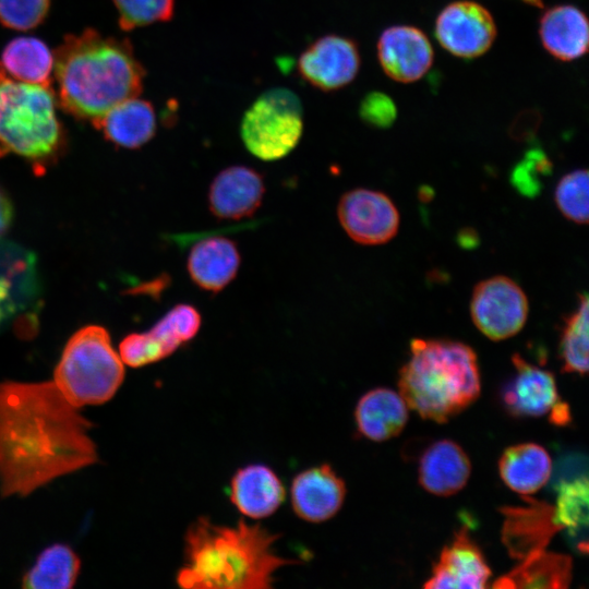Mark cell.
Listing matches in <instances>:
<instances>
[{
    "mask_svg": "<svg viewBox=\"0 0 589 589\" xmlns=\"http://www.w3.org/2000/svg\"><path fill=\"white\" fill-rule=\"evenodd\" d=\"M554 201L568 220L586 225L589 216L588 171L576 169L562 177L555 188Z\"/></svg>",
    "mask_w": 589,
    "mask_h": 589,
    "instance_id": "obj_31",
    "label": "cell"
},
{
    "mask_svg": "<svg viewBox=\"0 0 589 589\" xmlns=\"http://www.w3.org/2000/svg\"><path fill=\"white\" fill-rule=\"evenodd\" d=\"M229 496L232 505L243 516L263 519L281 506L286 489L272 468L252 464L236 471L230 481Z\"/></svg>",
    "mask_w": 589,
    "mask_h": 589,
    "instance_id": "obj_18",
    "label": "cell"
},
{
    "mask_svg": "<svg viewBox=\"0 0 589 589\" xmlns=\"http://www.w3.org/2000/svg\"><path fill=\"white\" fill-rule=\"evenodd\" d=\"M471 462L460 445L452 440H438L429 445L419 460L421 486L438 496H450L468 482Z\"/></svg>",
    "mask_w": 589,
    "mask_h": 589,
    "instance_id": "obj_20",
    "label": "cell"
},
{
    "mask_svg": "<svg viewBox=\"0 0 589 589\" xmlns=\"http://www.w3.org/2000/svg\"><path fill=\"white\" fill-rule=\"evenodd\" d=\"M63 136L52 88L19 81L0 63V152L39 165L57 157Z\"/></svg>",
    "mask_w": 589,
    "mask_h": 589,
    "instance_id": "obj_5",
    "label": "cell"
},
{
    "mask_svg": "<svg viewBox=\"0 0 589 589\" xmlns=\"http://www.w3.org/2000/svg\"><path fill=\"white\" fill-rule=\"evenodd\" d=\"M265 194L263 176L248 166H230L219 171L209 184L207 201L211 213L225 220L252 216Z\"/></svg>",
    "mask_w": 589,
    "mask_h": 589,
    "instance_id": "obj_15",
    "label": "cell"
},
{
    "mask_svg": "<svg viewBox=\"0 0 589 589\" xmlns=\"http://www.w3.org/2000/svg\"><path fill=\"white\" fill-rule=\"evenodd\" d=\"M503 482L514 492L530 495L549 481L552 460L548 450L536 443H520L504 450L498 460Z\"/></svg>",
    "mask_w": 589,
    "mask_h": 589,
    "instance_id": "obj_24",
    "label": "cell"
},
{
    "mask_svg": "<svg viewBox=\"0 0 589 589\" xmlns=\"http://www.w3.org/2000/svg\"><path fill=\"white\" fill-rule=\"evenodd\" d=\"M91 422L53 382H0V492L27 495L97 461Z\"/></svg>",
    "mask_w": 589,
    "mask_h": 589,
    "instance_id": "obj_1",
    "label": "cell"
},
{
    "mask_svg": "<svg viewBox=\"0 0 589 589\" xmlns=\"http://www.w3.org/2000/svg\"><path fill=\"white\" fill-rule=\"evenodd\" d=\"M302 111L300 98L290 89L278 87L263 93L241 121L244 146L265 161L284 158L301 139Z\"/></svg>",
    "mask_w": 589,
    "mask_h": 589,
    "instance_id": "obj_7",
    "label": "cell"
},
{
    "mask_svg": "<svg viewBox=\"0 0 589 589\" xmlns=\"http://www.w3.org/2000/svg\"><path fill=\"white\" fill-rule=\"evenodd\" d=\"M539 34L544 48L557 59L570 61L587 52L588 21L576 7L549 9L540 20Z\"/></svg>",
    "mask_w": 589,
    "mask_h": 589,
    "instance_id": "obj_22",
    "label": "cell"
},
{
    "mask_svg": "<svg viewBox=\"0 0 589 589\" xmlns=\"http://www.w3.org/2000/svg\"><path fill=\"white\" fill-rule=\"evenodd\" d=\"M124 378L120 356L108 332L97 325L79 329L67 342L53 383L75 408L109 400Z\"/></svg>",
    "mask_w": 589,
    "mask_h": 589,
    "instance_id": "obj_6",
    "label": "cell"
},
{
    "mask_svg": "<svg viewBox=\"0 0 589 589\" xmlns=\"http://www.w3.org/2000/svg\"><path fill=\"white\" fill-rule=\"evenodd\" d=\"M279 538L243 519L225 526L200 517L187 529L177 584L188 589H269L276 570L300 563L275 552Z\"/></svg>",
    "mask_w": 589,
    "mask_h": 589,
    "instance_id": "obj_2",
    "label": "cell"
},
{
    "mask_svg": "<svg viewBox=\"0 0 589 589\" xmlns=\"http://www.w3.org/2000/svg\"><path fill=\"white\" fill-rule=\"evenodd\" d=\"M2 67L12 77L37 85L50 86L53 55L35 37H17L2 52Z\"/></svg>",
    "mask_w": 589,
    "mask_h": 589,
    "instance_id": "obj_27",
    "label": "cell"
},
{
    "mask_svg": "<svg viewBox=\"0 0 589 589\" xmlns=\"http://www.w3.org/2000/svg\"><path fill=\"white\" fill-rule=\"evenodd\" d=\"M529 311L525 291L506 276L486 278L474 287L470 314L476 327L492 340H504L519 333Z\"/></svg>",
    "mask_w": 589,
    "mask_h": 589,
    "instance_id": "obj_9",
    "label": "cell"
},
{
    "mask_svg": "<svg viewBox=\"0 0 589 589\" xmlns=\"http://www.w3.org/2000/svg\"><path fill=\"white\" fill-rule=\"evenodd\" d=\"M438 43L452 55L476 58L483 55L496 36L490 12L472 1H456L446 5L435 23Z\"/></svg>",
    "mask_w": 589,
    "mask_h": 589,
    "instance_id": "obj_11",
    "label": "cell"
},
{
    "mask_svg": "<svg viewBox=\"0 0 589 589\" xmlns=\"http://www.w3.org/2000/svg\"><path fill=\"white\" fill-rule=\"evenodd\" d=\"M337 217L346 233L364 245L388 242L396 236L400 221L389 196L364 188L349 190L340 197Z\"/></svg>",
    "mask_w": 589,
    "mask_h": 589,
    "instance_id": "obj_10",
    "label": "cell"
},
{
    "mask_svg": "<svg viewBox=\"0 0 589 589\" xmlns=\"http://www.w3.org/2000/svg\"><path fill=\"white\" fill-rule=\"evenodd\" d=\"M119 12V25L124 31L167 22L175 14V0H112Z\"/></svg>",
    "mask_w": 589,
    "mask_h": 589,
    "instance_id": "obj_32",
    "label": "cell"
},
{
    "mask_svg": "<svg viewBox=\"0 0 589 589\" xmlns=\"http://www.w3.org/2000/svg\"><path fill=\"white\" fill-rule=\"evenodd\" d=\"M588 296L581 293L574 311L562 320L558 354L563 372H588Z\"/></svg>",
    "mask_w": 589,
    "mask_h": 589,
    "instance_id": "obj_29",
    "label": "cell"
},
{
    "mask_svg": "<svg viewBox=\"0 0 589 589\" xmlns=\"http://www.w3.org/2000/svg\"><path fill=\"white\" fill-rule=\"evenodd\" d=\"M53 71L61 107L91 122L137 97L145 76L128 39L94 29L65 37L53 53Z\"/></svg>",
    "mask_w": 589,
    "mask_h": 589,
    "instance_id": "obj_3",
    "label": "cell"
},
{
    "mask_svg": "<svg viewBox=\"0 0 589 589\" xmlns=\"http://www.w3.org/2000/svg\"><path fill=\"white\" fill-rule=\"evenodd\" d=\"M512 361L515 372L501 389L505 410L517 418L549 416L554 424L568 423L569 409L560 398L553 373L527 362L518 353L513 354Z\"/></svg>",
    "mask_w": 589,
    "mask_h": 589,
    "instance_id": "obj_8",
    "label": "cell"
},
{
    "mask_svg": "<svg viewBox=\"0 0 589 589\" xmlns=\"http://www.w3.org/2000/svg\"><path fill=\"white\" fill-rule=\"evenodd\" d=\"M377 56L384 72L395 81L410 83L422 77L433 62L428 37L407 25L385 29L377 43Z\"/></svg>",
    "mask_w": 589,
    "mask_h": 589,
    "instance_id": "obj_17",
    "label": "cell"
},
{
    "mask_svg": "<svg viewBox=\"0 0 589 589\" xmlns=\"http://www.w3.org/2000/svg\"><path fill=\"white\" fill-rule=\"evenodd\" d=\"M521 1L531 5L542 7V0H521Z\"/></svg>",
    "mask_w": 589,
    "mask_h": 589,
    "instance_id": "obj_37",
    "label": "cell"
},
{
    "mask_svg": "<svg viewBox=\"0 0 589 589\" xmlns=\"http://www.w3.org/2000/svg\"><path fill=\"white\" fill-rule=\"evenodd\" d=\"M201 324L202 317L195 306L188 303L172 306L149 330L143 333L152 361L167 358L181 345L193 339Z\"/></svg>",
    "mask_w": 589,
    "mask_h": 589,
    "instance_id": "obj_26",
    "label": "cell"
},
{
    "mask_svg": "<svg viewBox=\"0 0 589 589\" xmlns=\"http://www.w3.org/2000/svg\"><path fill=\"white\" fill-rule=\"evenodd\" d=\"M409 407L401 395L393 389L377 387L360 397L354 409L359 433L374 442L390 440L407 424Z\"/></svg>",
    "mask_w": 589,
    "mask_h": 589,
    "instance_id": "obj_21",
    "label": "cell"
},
{
    "mask_svg": "<svg viewBox=\"0 0 589 589\" xmlns=\"http://www.w3.org/2000/svg\"><path fill=\"white\" fill-rule=\"evenodd\" d=\"M361 118L372 127L387 128L397 117L394 101L385 94L374 92L368 94L360 105Z\"/></svg>",
    "mask_w": 589,
    "mask_h": 589,
    "instance_id": "obj_35",
    "label": "cell"
},
{
    "mask_svg": "<svg viewBox=\"0 0 589 589\" xmlns=\"http://www.w3.org/2000/svg\"><path fill=\"white\" fill-rule=\"evenodd\" d=\"M93 124L107 140L125 148L146 144L155 135L157 125L152 104L137 97L117 104Z\"/></svg>",
    "mask_w": 589,
    "mask_h": 589,
    "instance_id": "obj_23",
    "label": "cell"
},
{
    "mask_svg": "<svg viewBox=\"0 0 589 589\" xmlns=\"http://www.w3.org/2000/svg\"><path fill=\"white\" fill-rule=\"evenodd\" d=\"M346 484L328 465L314 466L299 472L290 486V501L294 514L311 524L333 518L346 497Z\"/></svg>",
    "mask_w": 589,
    "mask_h": 589,
    "instance_id": "obj_14",
    "label": "cell"
},
{
    "mask_svg": "<svg viewBox=\"0 0 589 589\" xmlns=\"http://www.w3.org/2000/svg\"><path fill=\"white\" fill-rule=\"evenodd\" d=\"M50 0H0V23L8 28L27 31L46 17Z\"/></svg>",
    "mask_w": 589,
    "mask_h": 589,
    "instance_id": "obj_33",
    "label": "cell"
},
{
    "mask_svg": "<svg viewBox=\"0 0 589 589\" xmlns=\"http://www.w3.org/2000/svg\"><path fill=\"white\" fill-rule=\"evenodd\" d=\"M477 354L450 339L413 338L399 371V394L421 418L447 422L472 405L481 390Z\"/></svg>",
    "mask_w": 589,
    "mask_h": 589,
    "instance_id": "obj_4",
    "label": "cell"
},
{
    "mask_svg": "<svg viewBox=\"0 0 589 589\" xmlns=\"http://www.w3.org/2000/svg\"><path fill=\"white\" fill-rule=\"evenodd\" d=\"M555 519L562 529L576 536L588 526V480L586 477L563 481L557 490Z\"/></svg>",
    "mask_w": 589,
    "mask_h": 589,
    "instance_id": "obj_30",
    "label": "cell"
},
{
    "mask_svg": "<svg viewBox=\"0 0 589 589\" xmlns=\"http://www.w3.org/2000/svg\"><path fill=\"white\" fill-rule=\"evenodd\" d=\"M572 558L568 555L538 551L520 560L510 572L492 585L494 588H567L572 580Z\"/></svg>",
    "mask_w": 589,
    "mask_h": 589,
    "instance_id": "obj_25",
    "label": "cell"
},
{
    "mask_svg": "<svg viewBox=\"0 0 589 589\" xmlns=\"http://www.w3.org/2000/svg\"><path fill=\"white\" fill-rule=\"evenodd\" d=\"M360 68V53L354 40L325 35L310 44L300 55L298 72L303 81L323 92L348 85Z\"/></svg>",
    "mask_w": 589,
    "mask_h": 589,
    "instance_id": "obj_12",
    "label": "cell"
},
{
    "mask_svg": "<svg viewBox=\"0 0 589 589\" xmlns=\"http://www.w3.org/2000/svg\"><path fill=\"white\" fill-rule=\"evenodd\" d=\"M491 569L467 527L456 532L433 566L424 588L481 589L488 587Z\"/></svg>",
    "mask_w": 589,
    "mask_h": 589,
    "instance_id": "obj_16",
    "label": "cell"
},
{
    "mask_svg": "<svg viewBox=\"0 0 589 589\" xmlns=\"http://www.w3.org/2000/svg\"><path fill=\"white\" fill-rule=\"evenodd\" d=\"M527 506L503 507L502 541L512 557L522 560L545 550L552 537L562 530L555 519L554 505L522 496Z\"/></svg>",
    "mask_w": 589,
    "mask_h": 589,
    "instance_id": "obj_13",
    "label": "cell"
},
{
    "mask_svg": "<svg viewBox=\"0 0 589 589\" xmlns=\"http://www.w3.org/2000/svg\"><path fill=\"white\" fill-rule=\"evenodd\" d=\"M240 264L237 243L223 236H212L197 241L190 249L187 269L199 288L217 293L235 279Z\"/></svg>",
    "mask_w": 589,
    "mask_h": 589,
    "instance_id": "obj_19",
    "label": "cell"
},
{
    "mask_svg": "<svg viewBox=\"0 0 589 589\" xmlns=\"http://www.w3.org/2000/svg\"><path fill=\"white\" fill-rule=\"evenodd\" d=\"M551 161L539 149L528 152L526 157L514 168L512 184L525 196H536L541 188V178L551 171Z\"/></svg>",
    "mask_w": 589,
    "mask_h": 589,
    "instance_id": "obj_34",
    "label": "cell"
},
{
    "mask_svg": "<svg viewBox=\"0 0 589 589\" xmlns=\"http://www.w3.org/2000/svg\"><path fill=\"white\" fill-rule=\"evenodd\" d=\"M80 566L79 556L69 545L52 544L38 555L22 585L27 589H69L75 584Z\"/></svg>",
    "mask_w": 589,
    "mask_h": 589,
    "instance_id": "obj_28",
    "label": "cell"
},
{
    "mask_svg": "<svg viewBox=\"0 0 589 589\" xmlns=\"http://www.w3.org/2000/svg\"><path fill=\"white\" fill-rule=\"evenodd\" d=\"M13 219V205L7 193L0 188V235L11 226Z\"/></svg>",
    "mask_w": 589,
    "mask_h": 589,
    "instance_id": "obj_36",
    "label": "cell"
}]
</instances>
